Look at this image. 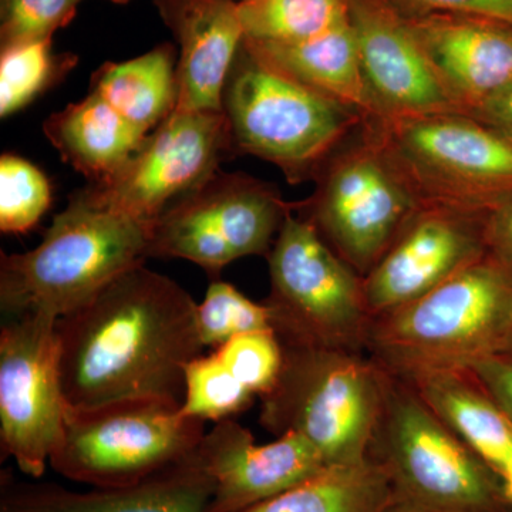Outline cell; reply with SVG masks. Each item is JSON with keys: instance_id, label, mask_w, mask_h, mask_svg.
Returning a JSON list of instances; mask_svg holds the SVG:
<instances>
[{"instance_id": "obj_1", "label": "cell", "mask_w": 512, "mask_h": 512, "mask_svg": "<svg viewBox=\"0 0 512 512\" xmlns=\"http://www.w3.org/2000/svg\"><path fill=\"white\" fill-rule=\"evenodd\" d=\"M197 306L173 279L138 265L57 319L67 406L141 397L183 402L185 367L205 349Z\"/></svg>"}, {"instance_id": "obj_2", "label": "cell", "mask_w": 512, "mask_h": 512, "mask_svg": "<svg viewBox=\"0 0 512 512\" xmlns=\"http://www.w3.org/2000/svg\"><path fill=\"white\" fill-rule=\"evenodd\" d=\"M512 336V259L488 251L402 308L376 316L366 349L387 375L468 369Z\"/></svg>"}, {"instance_id": "obj_3", "label": "cell", "mask_w": 512, "mask_h": 512, "mask_svg": "<svg viewBox=\"0 0 512 512\" xmlns=\"http://www.w3.org/2000/svg\"><path fill=\"white\" fill-rule=\"evenodd\" d=\"M151 225L87 204L73 194L39 247L0 255V308L9 318L60 319L150 258Z\"/></svg>"}, {"instance_id": "obj_4", "label": "cell", "mask_w": 512, "mask_h": 512, "mask_svg": "<svg viewBox=\"0 0 512 512\" xmlns=\"http://www.w3.org/2000/svg\"><path fill=\"white\" fill-rule=\"evenodd\" d=\"M278 380L262 396L261 423L275 436L308 440L326 466L370 457L389 375L349 350L284 346Z\"/></svg>"}, {"instance_id": "obj_5", "label": "cell", "mask_w": 512, "mask_h": 512, "mask_svg": "<svg viewBox=\"0 0 512 512\" xmlns=\"http://www.w3.org/2000/svg\"><path fill=\"white\" fill-rule=\"evenodd\" d=\"M234 154L275 164L291 184L315 180L357 128V111L272 69L242 42L222 92Z\"/></svg>"}, {"instance_id": "obj_6", "label": "cell", "mask_w": 512, "mask_h": 512, "mask_svg": "<svg viewBox=\"0 0 512 512\" xmlns=\"http://www.w3.org/2000/svg\"><path fill=\"white\" fill-rule=\"evenodd\" d=\"M370 458L386 473L394 504L426 512H505L511 505L497 471L390 375Z\"/></svg>"}, {"instance_id": "obj_7", "label": "cell", "mask_w": 512, "mask_h": 512, "mask_svg": "<svg viewBox=\"0 0 512 512\" xmlns=\"http://www.w3.org/2000/svg\"><path fill=\"white\" fill-rule=\"evenodd\" d=\"M363 124L421 204L490 215L512 200V140L476 117L447 113Z\"/></svg>"}, {"instance_id": "obj_8", "label": "cell", "mask_w": 512, "mask_h": 512, "mask_svg": "<svg viewBox=\"0 0 512 512\" xmlns=\"http://www.w3.org/2000/svg\"><path fill=\"white\" fill-rule=\"evenodd\" d=\"M204 436V421L184 416L175 400L66 406L49 463L60 476L93 488L131 487L194 456Z\"/></svg>"}, {"instance_id": "obj_9", "label": "cell", "mask_w": 512, "mask_h": 512, "mask_svg": "<svg viewBox=\"0 0 512 512\" xmlns=\"http://www.w3.org/2000/svg\"><path fill=\"white\" fill-rule=\"evenodd\" d=\"M293 210L266 256L272 329L284 346L360 352L372 323L363 276Z\"/></svg>"}, {"instance_id": "obj_10", "label": "cell", "mask_w": 512, "mask_h": 512, "mask_svg": "<svg viewBox=\"0 0 512 512\" xmlns=\"http://www.w3.org/2000/svg\"><path fill=\"white\" fill-rule=\"evenodd\" d=\"M320 170L295 211L363 278L421 204L375 134L362 123Z\"/></svg>"}, {"instance_id": "obj_11", "label": "cell", "mask_w": 512, "mask_h": 512, "mask_svg": "<svg viewBox=\"0 0 512 512\" xmlns=\"http://www.w3.org/2000/svg\"><path fill=\"white\" fill-rule=\"evenodd\" d=\"M293 208L274 185L218 170L151 225L150 256L185 259L220 279L237 259L268 256Z\"/></svg>"}, {"instance_id": "obj_12", "label": "cell", "mask_w": 512, "mask_h": 512, "mask_svg": "<svg viewBox=\"0 0 512 512\" xmlns=\"http://www.w3.org/2000/svg\"><path fill=\"white\" fill-rule=\"evenodd\" d=\"M235 156L224 111L174 110L107 180L74 192L87 204L153 225Z\"/></svg>"}, {"instance_id": "obj_13", "label": "cell", "mask_w": 512, "mask_h": 512, "mask_svg": "<svg viewBox=\"0 0 512 512\" xmlns=\"http://www.w3.org/2000/svg\"><path fill=\"white\" fill-rule=\"evenodd\" d=\"M57 319L29 313L0 332V448L23 474L40 478L62 431Z\"/></svg>"}, {"instance_id": "obj_14", "label": "cell", "mask_w": 512, "mask_h": 512, "mask_svg": "<svg viewBox=\"0 0 512 512\" xmlns=\"http://www.w3.org/2000/svg\"><path fill=\"white\" fill-rule=\"evenodd\" d=\"M487 217L420 205L363 278L372 319L416 301L487 254Z\"/></svg>"}, {"instance_id": "obj_15", "label": "cell", "mask_w": 512, "mask_h": 512, "mask_svg": "<svg viewBox=\"0 0 512 512\" xmlns=\"http://www.w3.org/2000/svg\"><path fill=\"white\" fill-rule=\"evenodd\" d=\"M349 19L375 119L461 113L394 0H349Z\"/></svg>"}, {"instance_id": "obj_16", "label": "cell", "mask_w": 512, "mask_h": 512, "mask_svg": "<svg viewBox=\"0 0 512 512\" xmlns=\"http://www.w3.org/2000/svg\"><path fill=\"white\" fill-rule=\"evenodd\" d=\"M198 456L214 480L205 512H242L291 490L325 470L316 448L295 433L256 444L251 431L234 419L205 433Z\"/></svg>"}, {"instance_id": "obj_17", "label": "cell", "mask_w": 512, "mask_h": 512, "mask_svg": "<svg viewBox=\"0 0 512 512\" xmlns=\"http://www.w3.org/2000/svg\"><path fill=\"white\" fill-rule=\"evenodd\" d=\"M437 79L463 114L512 83V26L457 13H406Z\"/></svg>"}, {"instance_id": "obj_18", "label": "cell", "mask_w": 512, "mask_h": 512, "mask_svg": "<svg viewBox=\"0 0 512 512\" xmlns=\"http://www.w3.org/2000/svg\"><path fill=\"white\" fill-rule=\"evenodd\" d=\"M214 480L194 456L143 483L94 488L87 493L57 484L18 481L12 471L0 477V512H205Z\"/></svg>"}, {"instance_id": "obj_19", "label": "cell", "mask_w": 512, "mask_h": 512, "mask_svg": "<svg viewBox=\"0 0 512 512\" xmlns=\"http://www.w3.org/2000/svg\"><path fill=\"white\" fill-rule=\"evenodd\" d=\"M180 46L178 111H222V92L245 39L237 0H153Z\"/></svg>"}, {"instance_id": "obj_20", "label": "cell", "mask_w": 512, "mask_h": 512, "mask_svg": "<svg viewBox=\"0 0 512 512\" xmlns=\"http://www.w3.org/2000/svg\"><path fill=\"white\" fill-rule=\"evenodd\" d=\"M244 43L259 60L306 89L357 111L363 121L375 119L350 19L302 42Z\"/></svg>"}, {"instance_id": "obj_21", "label": "cell", "mask_w": 512, "mask_h": 512, "mask_svg": "<svg viewBox=\"0 0 512 512\" xmlns=\"http://www.w3.org/2000/svg\"><path fill=\"white\" fill-rule=\"evenodd\" d=\"M403 382L503 477L512 461V420L470 370H431Z\"/></svg>"}, {"instance_id": "obj_22", "label": "cell", "mask_w": 512, "mask_h": 512, "mask_svg": "<svg viewBox=\"0 0 512 512\" xmlns=\"http://www.w3.org/2000/svg\"><path fill=\"white\" fill-rule=\"evenodd\" d=\"M43 131L63 160L89 184L101 183L119 171L148 136L92 92L52 114Z\"/></svg>"}, {"instance_id": "obj_23", "label": "cell", "mask_w": 512, "mask_h": 512, "mask_svg": "<svg viewBox=\"0 0 512 512\" xmlns=\"http://www.w3.org/2000/svg\"><path fill=\"white\" fill-rule=\"evenodd\" d=\"M170 43L120 63H106L93 74L92 93L119 111L144 134L156 130L177 107V67Z\"/></svg>"}, {"instance_id": "obj_24", "label": "cell", "mask_w": 512, "mask_h": 512, "mask_svg": "<svg viewBox=\"0 0 512 512\" xmlns=\"http://www.w3.org/2000/svg\"><path fill=\"white\" fill-rule=\"evenodd\" d=\"M392 487L373 458L319 474L242 512H386Z\"/></svg>"}, {"instance_id": "obj_25", "label": "cell", "mask_w": 512, "mask_h": 512, "mask_svg": "<svg viewBox=\"0 0 512 512\" xmlns=\"http://www.w3.org/2000/svg\"><path fill=\"white\" fill-rule=\"evenodd\" d=\"M245 39L295 43L349 19V0H238Z\"/></svg>"}, {"instance_id": "obj_26", "label": "cell", "mask_w": 512, "mask_h": 512, "mask_svg": "<svg viewBox=\"0 0 512 512\" xmlns=\"http://www.w3.org/2000/svg\"><path fill=\"white\" fill-rule=\"evenodd\" d=\"M77 56L56 53L53 40L23 43L0 53V116L25 109L40 94L62 82L74 69Z\"/></svg>"}, {"instance_id": "obj_27", "label": "cell", "mask_w": 512, "mask_h": 512, "mask_svg": "<svg viewBox=\"0 0 512 512\" xmlns=\"http://www.w3.org/2000/svg\"><path fill=\"white\" fill-rule=\"evenodd\" d=\"M254 396L229 372L218 353L212 352L195 357L185 367L181 413L204 423H218L245 412Z\"/></svg>"}, {"instance_id": "obj_28", "label": "cell", "mask_w": 512, "mask_h": 512, "mask_svg": "<svg viewBox=\"0 0 512 512\" xmlns=\"http://www.w3.org/2000/svg\"><path fill=\"white\" fill-rule=\"evenodd\" d=\"M198 335L204 348H221L242 333L274 330L265 303H255L228 282L214 279L197 306Z\"/></svg>"}, {"instance_id": "obj_29", "label": "cell", "mask_w": 512, "mask_h": 512, "mask_svg": "<svg viewBox=\"0 0 512 512\" xmlns=\"http://www.w3.org/2000/svg\"><path fill=\"white\" fill-rule=\"evenodd\" d=\"M52 204V187L42 170L19 156L0 158V229L26 234Z\"/></svg>"}, {"instance_id": "obj_30", "label": "cell", "mask_w": 512, "mask_h": 512, "mask_svg": "<svg viewBox=\"0 0 512 512\" xmlns=\"http://www.w3.org/2000/svg\"><path fill=\"white\" fill-rule=\"evenodd\" d=\"M214 352L249 392L261 397L274 387L284 366V345L274 330L242 333Z\"/></svg>"}, {"instance_id": "obj_31", "label": "cell", "mask_w": 512, "mask_h": 512, "mask_svg": "<svg viewBox=\"0 0 512 512\" xmlns=\"http://www.w3.org/2000/svg\"><path fill=\"white\" fill-rule=\"evenodd\" d=\"M83 0H0V49L53 39Z\"/></svg>"}, {"instance_id": "obj_32", "label": "cell", "mask_w": 512, "mask_h": 512, "mask_svg": "<svg viewBox=\"0 0 512 512\" xmlns=\"http://www.w3.org/2000/svg\"><path fill=\"white\" fill-rule=\"evenodd\" d=\"M406 13H457L512 26V0H394Z\"/></svg>"}, {"instance_id": "obj_33", "label": "cell", "mask_w": 512, "mask_h": 512, "mask_svg": "<svg viewBox=\"0 0 512 512\" xmlns=\"http://www.w3.org/2000/svg\"><path fill=\"white\" fill-rule=\"evenodd\" d=\"M467 370L512 420V357L504 353L484 357Z\"/></svg>"}, {"instance_id": "obj_34", "label": "cell", "mask_w": 512, "mask_h": 512, "mask_svg": "<svg viewBox=\"0 0 512 512\" xmlns=\"http://www.w3.org/2000/svg\"><path fill=\"white\" fill-rule=\"evenodd\" d=\"M485 232L488 249L512 259V200L488 215Z\"/></svg>"}, {"instance_id": "obj_35", "label": "cell", "mask_w": 512, "mask_h": 512, "mask_svg": "<svg viewBox=\"0 0 512 512\" xmlns=\"http://www.w3.org/2000/svg\"><path fill=\"white\" fill-rule=\"evenodd\" d=\"M512 140V83L471 114Z\"/></svg>"}, {"instance_id": "obj_36", "label": "cell", "mask_w": 512, "mask_h": 512, "mask_svg": "<svg viewBox=\"0 0 512 512\" xmlns=\"http://www.w3.org/2000/svg\"><path fill=\"white\" fill-rule=\"evenodd\" d=\"M501 478H503L505 495H507L508 501L512 505V461L508 464L507 470L504 471Z\"/></svg>"}, {"instance_id": "obj_37", "label": "cell", "mask_w": 512, "mask_h": 512, "mask_svg": "<svg viewBox=\"0 0 512 512\" xmlns=\"http://www.w3.org/2000/svg\"><path fill=\"white\" fill-rule=\"evenodd\" d=\"M386 512H426L421 510H416V508L406 507V505L400 504H392L389 508H387Z\"/></svg>"}, {"instance_id": "obj_38", "label": "cell", "mask_w": 512, "mask_h": 512, "mask_svg": "<svg viewBox=\"0 0 512 512\" xmlns=\"http://www.w3.org/2000/svg\"><path fill=\"white\" fill-rule=\"evenodd\" d=\"M503 353H504V355H508V356L512 357V336H511V339L508 340L507 346H505Z\"/></svg>"}, {"instance_id": "obj_39", "label": "cell", "mask_w": 512, "mask_h": 512, "mask_svg": "<svg viewBox=\"0 0 512 512\" xmlns=\"http://www.w3.org/2000/svg\"><path fill=\"white\" fill-rule=\"evenodd\" d=\"M107 2L116 3V5H127V3L133 2V0H107Z\"/></svg>"}, {"instance_id": "obj_40", "label": "cell", "mask_w": 512, "mask_h": 512, "mask_svg": "<svg viewBox=\"0 0 512 512\" xmlns=\"http://www.w3.org/2000/svg\"><path fill=\"white\" fill-rule=\"evenodd\" d=\"M237 2H238V0H237Z\"/></svg>"}]
</instances>
